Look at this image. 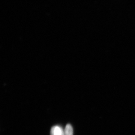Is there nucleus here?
<instances>
[{
	"label": "nucleus",
	"instance_id": "1",
	"mask_svg": "<svg viewBox=\"0 0 135 135\" xmlns=\"http://www.w3.org/2000/svg\"><path fill=\"white\" fill-rule=\"evenodd\" d=\"M50 135H65L62 128L59 126H53L50 131Z\"/></svg>",
	"mask_w": 135,
	"mask_h": 135
},
{
	"label": "nucleus",
	"instance_id": "2",
	"mask_svg": "<svg viewBox=\"0 0 135 135\" xmlns=\"http://www.w3.org/2000/svg\"><path fill=\"white\" fill-rule=\"evenodd\" d=\"M64 131L65 135H73V128L70 124H68L66 125Z\"/></svg>",
	"mask_w": 135,
	"mask_h": 135
}]
</instances>
